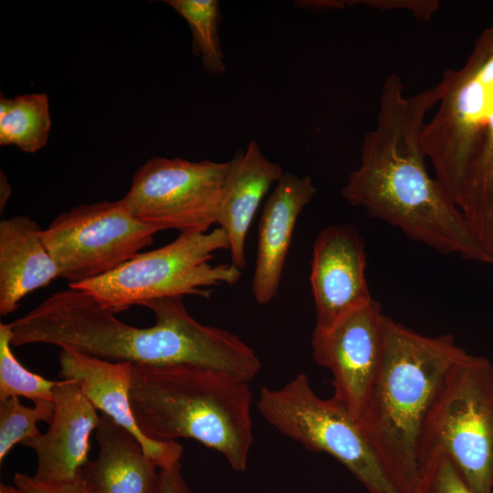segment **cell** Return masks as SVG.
Masks as SVG:
<instances>
[{
  "label": "cell",
  "instance_id": "52a82bcc",
  "mask_svg": "<svg viewBox=\"0 0 493 493\" xmlns=\"http://www.w3.org/2000/svg\"><path fill=\"white\" fill-rule=\"evenodd\" d=\"M257 406L278 431L310 451L334 457L370 493H400L360 420L332 397L318 396L306 374L296 375L281 388L263 387Z\"/></svg>",
  "mask_w": 493,
  "mask_h": 493
},
{
  "label": "cell",
  "instance_id": "30bf717a",
  "mask_svg": "<svg viewBox=\"0 0 493 493\" xmlns=\"http://www.w3.org/2000/svg\"><path fill=\"white\" fill-rule=\"evenodd\" d=\"M439 85L437 110L425 121L421 141L435 178L456 205L484 136L493 89L480 80L469 58L461 68L446 70Z\"/></svg>",
  "mask_w": 493,
  "mask_h": 493
},
{
  "label": "cell",
  "instance_id": "44dd1931",
  "mask_svg": "<svg viewBox=\"0 0 493 493\" xmlns=\"http://www.w3.org/2000/svg\"><path fill=\"white\" fill-rule=\"evenodd\" d=\"M188 24L192 33V52L201 58L212 75L226 71L219 38L220 5L216 0H166Z\"/></svg>",
  "mask_w": 493,
  "mask_h": 493
},
{
  "label": "cell",
  "instance_id": "cb8c5ba5",
  "mask_svg": "<svg viewBox=\"0 0 493 493\" xmlns=\"http://www.w3.org/2000/svg\"><path fill=\"white\" fill-rule=\"evenodd\" d=\"M414 493H475L463 479L450 458L436 453L419 467Z\"/></svg>",
  "mask_w": 493,
  "mask_h": 493
},
{
  "label": "cell",
  "instance_id": "7a4b0ae2",
  "mask_svg": "<svg viewBox=\"0 0 493 493\" xmlns=\"http://www.w3.org/2000/svg\"><path fill=\"white\" fill-rule=\"evenodd\" d=\"M155 323L139 328L124 323L87 292L68 287L8 323L12 345L45 343L134 365H194L248 383L261 362L232 332L193 318L183 298L143 304Z\"/></svg>",
  "mask_w": 493,
  "mask_h": 493
},
{
  "label": "cell",
  "instance_id": "4316f807",
  "mask_svg": "<svg viewBox=\"0 0 493 493\" xmlns=\"http://www.w3.org/2000/svg\"><path fill=\"white\" fill-rule=\"evenodd\" d=\"M468 58L473 61L480 80L493 89V25L476 39Z\"/></svg>",
  "mask_w": 493,
  "mask_h": 493
},
{
  "label": "cell",
  "instance_id": "83f0119b",
  "mask_svg": "<svg viewBox=\"0 0 493 493\" xmlns=\"http://www.w3.org/2000/svg\"><path fill=\"white\" fill-rule=\"evenodd\" d=\"M154 493H191L183 477L180 462L169 467L159 469Z\"/></svg>",
  "mask_w": 493,
  "mask_h": 493
},
{
  "label": "cell",
  "instance_id": "9c48e42d",
  "mask_svg": "<svg viewBox=\"0 0 493 493\" xmlns=\"http://www.w3.org/2000/svg\"><path fill=\"white\" fill-rule=\"evenodd\" d=\"M229 162L153 157L135 173L121 199L141 222L159 231L208 232L216 224Z\"/></svg>",
  "mask_w": 493,
  "mask_h": 493
},
{
  "label": "cell",
  "instance_id": "7402d4cb",
  "mask_svg": "<svg viewBox=\"0 0 493 493\" xmlns=\"http://www.w3.org/2000/svg\"><path fill=\"white\" fill-rule=\"evenodd\" d=\"M8 323H0V400L25 397L51 400L58 381H50L25 368L12 351Z\"/></svg>",
  "mask_w": 493,
  "mask_h": 493
},
{
  "label": "cell",
  "instance_id": "ba28073f",
  "mask_svg": "<svg viewBox=\"0 0 493 493\" xmlns=\"http://www.w3.org/2000/svg\"><path fill=\"white\" fill-rule=\"evenodd\" d=\"M157 228L135 218L121 200L82 204L58 215L42 239L60 278L75 284L106 275L153 242Z\"/></svg>",
  "mask_w": 493,
  "mask_h": 493
},
{
  "label": "cell",
  "instance_id": "6da1fadb",
  "mask_svg": "<svg viewBox=\"0 0 493 493\" xmlns=\"http://www.w3.org/2000/svg\"><path fill=\"white\" fill-rule=\"evenodd\" d=\"M440 96L439 83L406 96L397 74L386 78L375 127L363 138L361 163L341 195L439 253L489 264L458 206L426 168L421 132Z\"/></svg>",
  "mask_w": 493,
  "mask_h": 493
},
{
  "label": "cell",
  "instance_id": "d6986e66",
  "mask_svg": "<svg viewBox=\"0 0 493 493\" xmlns=\"http://www.w3.org/2000/svg\"><path fill=\"white\" fill-rule=\"evenodd\" d=\"M456 205L493 264V102L480 147L466 174Z\"/></svg>",
  "mask_w": 493,
  "mask_h": 493
},
{
  "label": "cell",
  "instance_id": "484cf974",
  "mask_svg": "<svg viewBox=\"0 0 493 493\" xmlns=\"http://www.w3.org/2000/svg\"><path fill=\"white\" fill-rule=\"evenodd\" d=\"M343 3L345 7L362 5L382 11L405 9L424 21H429L440 5L436 0H362L343 1Z\"/></svg>",
  "mask_w": 493,
  "mask_h": 493
},
{
  "label": "cell",
  "instance_id": "ffe728a7",
  "mask_svg": "<svg viewBox=\"0 0 493 493\" xmlns=\"http://www.w3.org/2000/svg\"><path fill=\"white\" fill-rule=\"evenodd\" d=\"M51 129L46 93H29L14 98L0 97V145L16 146L34 153L47 142Z\"/></svg>",
  "mask_w": 493,
  "mask_h": 493
},
{
  "label": "cell",
  "instance_id": "f546056e",
  "mask_svg": "<svg viewBox=\"0 0 493 493\" xmlns=\"http://www.w3.org/2000/svg\"><path fill=\"white\" fill-rule=\"evenodd\" d=\"M0 493H22L16 487L0 484Z\"/></svg>",
  "mask_w": 493,
  "mask_h": 493
},
{
  "label": "cell",
  "instance_id": "4fadbf2b",
  "mask_svg": "<svg viewBox=\"0 0 493 493\" xmlns=\"http://www.w3.org/2000/svg\"><path fill=\"white\" fill-rule=\"evenodd\" d=\"M133 366L70 349H62L59 355L61 379L73 381L97 410L130 432L159 469L169 467L180 462L183 447L176 441L152 440L138 426L130 398Z\"/></svg>",
  "mask_w": 493,
  "mask_h": 493
},
{
  "label": "cell",
  "instance_id": "e0dca14e",
  "mask_svg": "<svg viewBox=\"0 0 493 493\" xmlns=\"http://www.w3.org/2000/svg\"><path fill=\"white\" fill-rule=\"evenodd\" d=\"M42 228L26 215L0 222V314L14 312L29 293L60 277L42 239Z\"/></svg>",
  "mask_w": 493,
  "mask_h": 493
},
{
  "label": "cell",
  "instance_id": "d4e9b609",
  "mask_svg": "<svg viewBox=\"0 0 493 493\" xmlns=\"http://www.w3.org/2000/svg\"><path fill=\"white\" fill-rule=\"evenodd\" d=\"M14 486L22 493H96L81 477L67 482H46L23 473H16Z\"/></svg>",
  "mask_w": 493,
  "mask_h": 493
},
{
  "label": "cell",
  "instance_id": "277c9868",
  "mask_svg": "<svg viewBox=\"0 0 493 493\" xmlns=\"http://www.w3.org/2000/svg\"><path fill=\"white\" fill-rule=\"evenodd\" d=\"M131 405L142 432L155 441L191 438L244 472L253 443L248 383L188 364L134 365Z\"/></svg>",
  "mask_w": 493,
  "mask_h": 493
},
{
  "label": "cell",
  "instance_id": "8fae6325",
  "mask_svg": "<svg viewBox=\"0 0 493 493\" xmlns=\"http://www.w3.org/2000/svg\"><path fill=\"white\" fill-rule=\"evenodd\" d=\"M383 316L372 299L333 329L312 333L313 358L332 374V398L358 419L382 362Z\"/></svg>",
  "mask_w": 493,
  "mask_h": 493
},
{
  "label": "cell",
  "instance_id": "5bb4252c",
  "mask_svg": "<svg viewBox=\"0 0 493 493\" xmlns=\"http://www.w3.org/2000/svg\"><path fill=\"white\" fill-rule=\"evenodd\" d=\"M53 402L54 412L47 432L21 445L37 454L36 478L46 482L72 481L80 477L89 461V438L100 415L70 380L58 381Z\"/></svg>",
  "mask_w": 493,
  "mask_h": 493
},
{
  "label": "cell",
  "instance_id": "3957f363",
  "mask_svg": "<svg viewBox=\"0 0 493 493\" xmlns=\"http://www.w3.org/2000/svg\"><path fill=\"white\" fill-rule=\"evenodd\" d=\"M380 369L361 425L400 493H414L425 420L448 372L464 353L452 334L422 335L383 316Z\"/></svg>",
  "mask_w": 493,
  "mask_h": 493
},
{
  "label": "cell",
  "instance_id": "603a6c76",
  "mask_svg": "<svg viewBox=\"0 0 493 493\" xmlns=\"http://www.w3.org/2000/svg\"><path fill=\"white\" fill-rule=\"evenodd\" d=\"M53 412L51 400H37L33 407L23 405L18 397L0 400V462L17 443L39 435L37 424L49 423Z\"/></svg>",
  "mask_w": 493,
  "mask_h": 493
},
{
  "label": "cell",
  "instance_id": "7c38bea8",
  "mask_svg": "<svg viewBox=\"0 0 493 493\" xmlns=\"http://www.w3.org/2000/svg\"><path fill=\"white\" fill-rule=\"evenodd\" d=\"M365 269V243L353 225H331L319 233L309 274L315 329L330 330L373 299Z\"/></svg>",
  "mask_w": 493,
  "mask_h": 493
},
{
  "label": "cell",
  "instance_id": "f1b7e54d",
  "mask_svg": "<svg viewBox=\"0 0 493 493\" xmlns=\"http://www.w3.org/2000/svg\"><path fill=\"white\" fill-rule=\"evenodd\" d=\"M10 195H11V187L9 185L8 180H7L6 176L4 174V173L1 172V179H0V208H1V212L3 211L4 207L5 206Z\"/></svg>",
  "mask_w": 493,
  "mask_h": 493
},
{
  "label": "cell",
  "instance_id": "5b68a950",
  "mask_svg": "<svg viewBox=\"0 0 493 493\" xmlns=\"http://www.w3.org/2000/svg\"><path fill=\"white\" fill-rule=\"evenodd\" d=\"M446 454L475 493L493 490V363L464 351L444 380L425 420L420 464Z\"/></svg>",
  "mask_w": 493,
  "mask_h": 493
},
{
  "label": "cell",
  "instance_id": "ac0fdd59",
  "mask_svg": "<svg viewBox=\"0 0 493 493\" xmlns=\"http://www.w3.org/2000/svg\"><path fill=\"white\" fill-rule=\"evenodd\" d=\"M96 440L99 453L80 472L96 493H154L159 467L130 432L100 413Z\"/></svg>",
  "mask_w": 493,
  "mask_h": 493
},
{
  "label": "cell",
  "instance_id": "9a60e30c",
  "mask_svg": "<svg viewBox=\"0 0 493 493\" xmlns=\"http://www.w3.org/2000/svg\"><path fill=\"white\" fill-rule=\"evenodd\" d=\"M316 192L309 176L285 173L265 203L251 283L257 303L267 305L277 296L297 220Z\"/></svg>",
  "mask_w": 493,
  "mask_h": 493
},
{
  "label": "cell",
  "instance_id": "8992f818",
  "mask_svg": "<svg viewBox=\"0 0 493 493\" xmlns=\"http://www.w3.org/2000/svg\"><path fill=\"white\" fill-rule=\"evenodd\" d=\"M228 247L220 227L205 233L184 232L171 243L139 253L106 275L68 287L87 292L114 313L163 298L197 295L208 299L211 291L204 288L233 285L241 278V270L232 264L209 263L216 251Z\"/></svg>",
  "mask_w": 493,
  "mask_h": 493
},
{
  "label": "cell",
  "instance_id": "2e32d148",
  "mask_svg": "<svg viewBox=\"0 0 493 493\" xmlns=\"http://www.w3.org/2000/svg\"><path fill=\"white\" fill-rule=\"evenodd\" d=\"M284 173L254 140L229 161L216 224L226 235L231 264L240 270L246 263V240L252 220L264 196Z\"/></svg>",
  "mask_w": 493,
  "mask_h": 493
}]
</instances>
